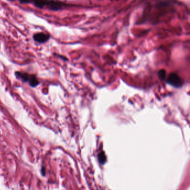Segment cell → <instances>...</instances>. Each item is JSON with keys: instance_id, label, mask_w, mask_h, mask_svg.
Returning <instances> with one entry per match:
<instances>
[{"instance_id": "cell-1", "label": "cell", "mask_w": 190, "mask_h": 190, "mask_svg": "<svg viewBox=\"0 0 190 190\" xmlns=\"http://www.w3.org/2000/svg\"><path fill=\"white\" fill-rule=\"evenodd\" d=\"M16 75L17 77L21 78L24 82H28L29 84L33 87L37 86L39 84V82L38 78L36 77V76L33 75H29L25 73H21L20 72H17Z\"/></svg>"}, {"instance_id": "cell-2", "label": "cell", "mask_w": 190, "mask_h": 190, "mask_svg": "<svg viewBox=\"0 0 190 190\" xmlns=\"http://www.w3.org/2000/svg\"><path fill=\"white\" fill-rule=\"evenodd\" d=\"M67 5L57 0H47L46 7L51 11H59L66 6Z\"/></svg>"}, {"instance_id": "cell-3", "label": "cell", "mask_w": 190, "mask_h": 190, "mask_svg": "<svg viewBox=\"0 0 190 190\" xmlns=\"http://www.w3.org/2000/svg\"><path fill=\"white\" fill-rule=\"evenodd\" d=\"M167 82L176 87H181L183 84L181 78L175 73H172L169 75L167 79Z\"/></svg>"}, {"instance_id": "cell-4", "label": "cell", "mask_w": 190, "mask_h": 190, "mask_svg": "<svg viewBox=\"0 0 190 190\" xmlns=\"http://www.w3.org/2000/svg\"><path fill=\"white\" fill-rule=\"evenodd\" d=\"M50 37V36L49 35L43 32L35 33L33 36V39L38 43H45L48 41Z\"/></svg>"}, {"instance_id": "cell-5", "label": "cell", "mask_w": 190, "mask_h": 190, "mask_svg": "<svg viewBox=\"0 0 190 190\" xmlns=\"http://www.w3.org/2000/svg\"><path fill=\"white\" fill-rule=\"evenodd\" d=\"M159 77L161 79H164L166 76V71L164 69H161L159 72Z\"/></svg>"}, {"instance_id": "cell-6", "label": "cell", "mask_w": 190, "mask_h": 190, "mask_svg": "<svg viewBox=\"0 0 190 190\" xmlns=\"http://www.w3.org/2000/svg\"><path fill=\"white\" fill-rule=\"evenodd\" d=\"M19 2L22 4L31 3V0H19Z\"/></svg>"}, {"instance_id": "cell-7", "label": "cell", "mask_w": 190, "mask_h": 190, "mask_svg": "<svg viewBox=\"0 0 190 190\" xmlns=\"http://www.w3.org/2000/svg\"><path fill=\"white\" fill-rule=\"evenodd\" d=\"M41 174L42 175V176H45L46 175V170H45V168L42 166V168H41Z\"/></svg>"}, {"instance_id": "cell-8", "label": "cell", "mask_w": 190, "mask_h": 190, "mask_svg": "<svg viewBox=\"0 0 190 190\" xmlns=\"http://www.w3.org/2000/svg\"><path fill=\"white\" fill-rule=\"evenodd\" d=\"M8 1H15V0H8Z\"/></svg>"}, {"instance_id": "cell-9", "label": "cell", "mask_w": 190, "mask_h": 190, "mask_svg": "<svg viewBox=\"0 0 190 190\" xmlns=\"http://www.w3.org/2000/svg\"><path fill=\"white\" fill-rule=\"evenodd\" d=\"M111 1H119V0H111Z\"/></svg>"}]
</instances>
